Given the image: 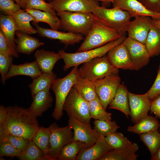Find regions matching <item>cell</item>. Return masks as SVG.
Segmentation results:
<instances>
[{
	"mask_svg": "<svg viewBox=\"0 0 160 160\" xmlns=\"http://www.w3.org/2000/svg\"><path fill=\"white\" fill-rule=\"evenodd\" d=\"M51 86L39 92L32 97L33 101L28 110L36 117L40 116L52 105L53 98L50 95Z\"/></svg>",
	"mask_w": 160,
	"mask_h": 160,
	"instance_id": "cell-19",
	"label": "cell"
},
{
	"mask_svg": "<svg viewBox=\"0 0 160 160\" xmlns=\"http://www.w3.org/2000/svg\"><path fill=\"white\" fill-rule=\"evenodd\" d=\"M97 1H108L111 2L112 3L115 0H94Z\"/></svg>",
	"mask_w": 160,
	"mask_h": 160,
	"instance_id": "cell-53",
	"label": "cell"
},
{
	"mask_svg": "<svg viewBox=\"0 0 160 160\" xmlns=\"http://www.w3.org/2000/svg\"><path fill=\"white\" fill-rule=\"evenodd\" d=\"M20 6L13 0H0V9L6 15H12L20 9Z\"/></svg>",
	"mask_w": 160,
	"mask_h": 160,
	"instance_id": "cell-44",
	"label": "cell"
},
{
	"mask_svg": "<svg viewBox=\"0 0 160 160\" xmlns=\"http://www.w3.org/2000/svg\"><path fill=\"white\" fill-rule=\"evenodd\" d=\"M95 20L118 31L122 36H125L132 16L124 10L113 7L108 9L98 6L92 12Z\"/></svg>",
	"mask_w": 160,
	"mask_h": 160,
	"instance_id": "cell-4",
	"label": "cell"
},
{
	"mask_svg": "<svg viewBox=\"0 0 160 160\" xmlns=\"http://www.w3.org/2000/svg\"><path fill=\"white\" fill-rule=\"evenodd\" d=\"M97 95L106 110L120 84L118 74H113L93 81Z\"/></svg>",
	"mask_w": 160,
	"mask_h": 160,
	"instance_id": "cell-10",
	"label": "cell"
},
{
	"mask_svg": "<svg viewBox=\"0 0 160 160\" xmlns=\"http://www.w3.org/2000/svg\"><path fill=\"white\" fill-rule=\"evenodd\" d=\"M149 99L152 100L160 94V65L155 81L152 86L147 92Z\"/></svg>",
	"mask_w": 160,
	"mask_h": 160,
	"instance_id": "cell-45",
	"label": "cell"
},
{
	"mask_svg": "<svg viewBox=\"0 0 160 160\" xmlns=\"http://www.w3.org/2000/svg\"><path fill=\"white\" fill-rule=\"evenodd\" d=\"M28 0H20L21 2V7L25 9V5Z\"/></svg>",
	"mask_w": 160,
	"mask_h": 160,
	"instance_id": "cell-52",
	"label": "cell"
},
{
	"mask_svg": "<svg viewBox=\"0 0 160 160\" xmlns=\"http://www.w3.org/2000/svg\"><path fill=\"white\" fill-rule=\"evenodd\" d=\"M18 157L21 160H47L45 155L32 140L29 141Z\"/></svg>",
	"mask_w": 160,
	"mask_h": 160,
	"instance_id": "cell-36",
	"label": "cell"
},
{
	"mask_svg": "<svg viewBox=\"0 0 160 160\" xmlns=\"http://www.w3.org/2000/svg\"><path fill=\"white\" fill-rule=\"evenodd\" d=\"M56 13L59 17L60 28L68 32L86 36L95 20L92 13L62 11Z\"/></svg>",
	"mask_w": 160,
	"mask_h": 160,
	"instance_id": "cell-3",
	"label": "cell"
},
{
	"mask_svg": "<svg viewBox=\"0 0 160 160\" xmlns=\"http://www.w3.org/2000/svg\"><path fill=\"white\" fill-rule=\"evenodd\" d=\"M94 129L100 135L105 137L109 134L115 132L120 127L114 121L95 120L93 122Z\"/></svg>",
	"mask_w": 160,
	"mask_h": 160,
	"instance_id": "cell-39",
	"label": "cell"
},
{
	"mask_svg": "<svg viewBox=\"0 0 160 160\" xmlns=\"http://www.w3.org/2000/svg\"><path fill=\"white\" fill-rule=\"evenodd\" d=\"M159 132H160V125L159 127Z\"/></svg>",
	"mask_w": 160,
	"mask_h": 160,
	"instance_id": "cell-56",
	"label": "cell"
},
{
	"mask_svg": "<svg viewBox=\"0 0 160 160\" xmlns=\"http://www.w3.org/2000/svg\"><path fill=\"white\" fill-rule=\"evenodd\" d=\"M90 117L95 120H111L112 114L106 111L98 97L88 102Z\"/></svg>",
	"mask_w": 160,
	"mask_h": 160,
	"instance_id": "cell-35",
	"label": "cell"
},
{
	"mask_svg": "<svg viewBox=\"0 0 160 160\" xmlns=\"http://www.w3.org/2000/svg\"><path fill=\"white\" fill-rule=\"evenodd\" d=\"M29 141L23 137L12 135H7L0 138V143L7 142L22 151L25 148Z\"/></svg>",
	"mask_w": 160,
	"mask_h": 160,
	"instance_id": "cell-41",
	"label": "cell"
},
{
	"mask_svg": "<svg viewBox=\"0 0 160 160\" xmlns=\"http://www.w3.org/2000/svg\"><path fill=\"white\" fill-rule=\"evenodd\" d=\"M160 124L155 117L148 115L140 120L133 126H129L128 131L137 134H141L157 130Z\"/></svg>",
	"mask_w": 160,
	"mask_h": 160,
	"instance_id": "cell-28",
	"label": "cell"
},
{
	"mask_svg": "<svg viewBox=\"0 0 160 160\" xmlns=\"http://www.w3.org/2000/svg\"><path fill=\"white\" fill-rule=\"evenodd\" d=\"M63 110L66 112L69 117H73L84 123H90L91 118L88 102L73 87L65 99Z\"/></svg>",
	"mask_w": 160,
	"mask_h": 160,
	"instance_id": "cell-8",
	"label": "cell"
},
{
	"mask_svg": "<svg viewBox=\"0 0 160 160\" xmlns=\"http://www.w3.org/2000/svg\"><path fill=\"white\" fill-rule=\"evenodd\" d=\"M152 23L160 30V20L153 19Z\"/></svg>",
	"mask_w": 160,
	"mask_h": 160,
	"instance_id": "cell-51",
	"label": "cell"
},
{
	"mask_svg": "<svg viewBox=\"0 0 160 160\" xmlns=\"http://www.w3.org/2000/svg\"><path fill=\"white\" fill-rule=\"evenodd\" d=\"M105 140L112 149L121 148L132 143L122 133L116 132L105 137Z\"/></svg>",
	"mask_w": 160,
	"mask_h": 160,
	"instance_id": "cell-38",
	"label": "cell"
},
{
	"mask_svg": "<svg viewBox=\"0 0 160 160\" xmlns=\"http://www.w3.org/2000/svg\"></svg>",
	"mask_w": 160,
	"mask_h": 160,
	"instance_id": "cell-57",
	"label": "cell"
},
{
	"mask_svg": "<svg viewBox=\"0 0 160 160\" xmlns=\"http://www.w3.org/2000/svg\"><path fill=\"white\" fill-rule=\"evenodd\" d=\"M150 111L156 117L160 118V94L152 99Z\"/></svg>",
	"mask_w": 160,
	"mask_h": 160,
	"instance_id": "cell-47",
	"label": "cell"
},
{
	"mask_svg": "<svg viewBox=\"0 0 160 160\" xmlns=\"http://www.w3.org/2000/svg\"><path fill=\"white\" fill-rule=\"evenodd\" d=\"M112 149L105 140V137L100 135L95 144L79 153L77 160H99L105 154Z\"/></svg>",
	"mask_w": 160,
	"mask_h": 160,
	"instance_id": "cell-20",
	"label": "cell"
},
{
	"mask_svg": "<svg viewBox=\"0 0 160 160\" xmlns=\"http://www.w3.org/2000/svg\"><path fill=\"white\" fill-rule=\"evenodd\" d=\"M106 55L110 62L115 68L133 70V64L131 57L123 42L111 49Z\"/></svg>",
	"mask_w": 160,
	"mask_h": 160,
	"instance_id": "cell-17",
	"label": "cell"
},
{
	"mask_svg": "<svg viewBox=\"0 0 160 160\" xmlns=\"http://www.w3.org/2000/svg\"><path fill=\"white\" fill-rule=\"evenodd\" d=\"M68 126L73 131V140L83 143L86 149L93 145L100 135L90 124L84 123L72 116L69 117Z\"/></svg>",
	"mask_w": 160,
	"mask_h": 160,
	"instance_id": "cell-11",
	"label": "cell"
},
{
	"mask_svg": "<svg viewBox=\"0 0 160 160\" xmlns=\"http://www.w3.org/2000/svg\"><path fill=\"white\" fill-rule=\"evenodd\" d=\"M145 44L151 57L160 54V30L153 23Z\"/></svg>",
	"mask_w": 160,
	"mask_h": 160,
	"instance_id": "cell-31",
	"label": "cell"
},
{
	"mask_svg": "<svg viewBox=\"0 0 160 160\" xmlns=\"http://www.w3.org/2000/svg\"><path fill=\"white\" fill-rule=\"evenodd\" d=\"M42 73L36 60L18 65L12 63L6 76V79L19 75L28 76L33 79L40 75Z\"/></svg>",
	"mask_w": 160,
	"mask_h": 160,
	"instance_id": "cell-23",
	"label": "cell"
},
{
	"mask_svg": "<svg viewBox=\"0 0 160 160\" xmlns=\"http://www.w3.org/2000/svg\"><path fill=\"white\" fill-rule=\"evenodd\" d=\"M0 30L4 34L11 50L13 57L19 56L16 49L14 36L17 28L12 17L7 15L1 14L0 16Z\"/></svg>",
	"mask_w": 160,
	"mask_h": 160,
	"instance_id": "cell-21",
	"label": "cell"
},
{
	"mask_svg": "<svg viewBox=\"0 0 160 160\" xmlns=\"http://www.w3.org/2000/svg\"><path fill=\"white\" fill-rule=\"evenodd\" d=\"M153 19L148 16H139L130 21L127 27L128 38L145 44L152 24Z\"/></svg>",
	"mask_w": 160,
	"mask_h": 160,
	"instance_id": "cell-15",
	"label": "cell"
},
{
	"mask_svg": "<svg viewBox=\"0 0 160 160\" xmlns=\"http://www.w3.org/2000/svg\"><path fill=\"white\" fill-rule=\"evenodd\" d=\"M15 34L17 38L15 41L16 44V49L18 52L29 55L44 44L28 33L17 31Z\"/></svg>",
	"mask_w": 160,
	"mask_h": 160,
	"instance_id": "cell-22",
	"label": "cell"
},
{
	"mask_svg": "<svg viewBox=\"0 0 160 160\" xmlns=\"http://www.w3.org/2000/svg\"><path fill=\"white\" fill-rule=\"evenodd\" d=\"M85 149L83 143L72 140L63 147L58 155L57 160H76L80 152Z\"/></svg>",
	"mask_w": 160,
	"mask_h": 160,
	"instance_id": "cell-33",
	"label": "cell"
},
{
	"mask_svg": "<svg viewBox=\"0 0 160 160\" xmlns=\"http://www.w3.org/2000/svg\"><path fill=\"white\" fill-rule=\"evenodd\" d=\"M128 99L130 116L132 121L135 124L148 115L151 100L148 98L147 92L138 95L129 92Z\"/></svg>",
	"mask_w": 160,
	"mask_h": 160,
	"instance_id": "cell-13",
	"label": "cell"
},
{
	"mask_svg": "<svg viewBox=\"0 0 160 160\" xmlns=\"http://www.w3.org/2000/svg\"><path fill=\"white\" fill-rule=\"evenodd\" d=\"M16 26L17 31L29 34L37 33L36 29L33 28L30 24L34 21V18L25 9H21L12 15Z\"/></svg>",
	"mask_w": 160,
	"mask_h": 160,
	"instance_id": "cell-27",
	"label": "cell"
},
{
	"mask_svg": "<svg viewBox=\"0 0 160 160\" xmlns=\"http://www.w3.org/2000/svg\"><path fill=\"white\" fill-rule=\"evenodd\" d=\"M118 73V69L111 64L106 55L83 63L79 69V77L92 81Z\"/></svg>",
	"mask_w": 160,
	"mask_h": 160,
	"instance_id": "cell-7",
	"label": "cell"
},
{
	"mask_svg": "<svg viewBox=\"0 0 160 160\" xmlns=\"http://www.w3.org/2000/svg\"><path fill=\"white\" fill-rule=\"evenodd\" d=\"M138 149V145L132 143L124 147L112 150L104 155L99 160H136L138 156L136 153Z\"/></svg>",
	"mask_w": 160,
	"mask_h": 160,
	"instance_id": "cell-24",
	"label": "cell"
},
{
	"mask_svg": "<svg viewBox=\"0 0 160 160\" xmlns=\"http://www.w3.org/2000/svg\"><path fill=\"white\" fill-rule=\"evenodd\" d=\"M7 116V108L3 105L0 106V125L2 124L4 122Z\"/></svg>",
	"mask_w": 160,
	"mask_h": 160,
	"instance_id": "cell-49",
	"label": "cell"
},
{
	"mask_svg": "<svg viewBox=\"0 0 160 160\" xmlns=\"http://www.w3.org/2000/svg\"><path fill=\"white\" fill-rule=\"evenodd\" d=\"M128 92L126 86L123 84H120L114 98L108 105L109 109L120 111L127 118L130 113Z\"/></svg>",
	"mask_w": 160,
	"mask_h": 160,
	"instance_id": "cell-26",
	"label": "cell"
},
{
	"mask_svg": "<svg viewBox=\"0 0 160 160\" xmlns=\"http://www.w3.org/2000/svg\"><path fill=\"white\" fill-rule=\"evenodd\" d=\"M7 116L0 125V138L7 135L23 137L32 140L39 128L37 117L28 109L17 106L6 108Z\"/></svg>",
	"mask_w": 160,
	"mask_h": 160,
	"instance_id": "cell-1",
	"label": "cell"
},
{
	"mask_svg": "<svg viewBox=\"0 0 160 160\" xmlns=\"http://www.w3.org/2000/svg\"><path fill=\"white\" fill-rule=\"evenodd\" d=\"M123 42L131 57L133 70L137 71L148 64L151 57L144 44L128 37Z\"/></svg>",
	"mask_w": 160,
	"mask_h": 160,
	"instance_id": "cell-14",
	"label": "cell"
},
{
	"mask_svg": "<svg viewBox=\"0 0 160 160\" xmlns=\"http://www.w3.org/2000/svg\"><path fill=\"white\" fill-rule=\"evenodd\" d=\"M32 140L43 152L47 160V155L50 144V132L49 127H40Z\"/></svg>",
	"mask_w": 160,
	"mask_h": 160,
	"instance_id": "cell-34",
	"label": "cell"
},
{
	"mask_svg": "<svg viewBox=\"0 0 160 160\" xmlns=\"http://www.w3.org/2000/svg\"><path fill=\"white\" fill-rule=\"evenodd\" d=\"M145 7L151 11L160 12V0H137Z\"/></svg>",
	"mask_w": 160,
	"mask_h": 160,
	"instance_id": "cell-46",
	"label": "cell"
},
{
	"mask_svg": "<svg viewBox=\"0 0 160 160\" xmlns=\"http://www.w3.org/2000/svg\"><path fill=\"white\" fill-rule=\"evenodd\" d=\"M50 132V144L47 160L57 159L62 149L73 140V132L68 125L60 127L55 123L49 127Z\"/></svg>",
	"mask_w": 160,
	"mask_h": 160,
	"instance_id": "cell-9",
	"label": "cell"
},
{
	"mask_svg": "<svg viewBox=\"0 0 160 160\" xmlns=\"http://www.w3.org/2000/svg\"><path fill=\"white\" fill-rule=\"evenodd\" d=\"M112 3L113 7L128 12L132 17L148 16L153 19L160 20V12L148 10L137 0H115Z\"/></svg>",
	"mask_w": 160,
	"mask_h": 160,
	"instance_id": "cell-16",
	"label": "cell"
},
{
	"mask_svg": "<svg viewBox=\"0 0 160 160\" xmlns=\"http://www.w3.org/2000/svg\"><path fill=\"white\" fill-rule=\"evenodd\" d=\"M15 1L16 3L19 4L21 7V2L20 0H13Z\"/></svg>",
	"mask_w": 160,
	"mask_h": 160,
	"instance_id": "cell-54",
	"label": "cell"
},
{
	"mask_svg": "<svg viewBox=\"0 0 160 160\" xmlns=\"http://www.w3.org/2000/svg\"><path fill=\"white\" fill-rule=\"evenodd\" d=\"M0 52L13 56V53L3 33L0 31Z\"/></svg>",
	"mask_w": 160,
	"mask_h": 160,
	"instance_id": "cell-48",
	"label": "cell"
},
{
	"mask_svg": "<svg viewBox=\"0 0 160 160\" xmlns=\"http://www.w3.org/2000/svg\"><path fill=\"white\" fill-rule=\"evenodd\" d=\"M122 36L116 30L95 20L92 28L86 36L77 52L87 51L100 47Z\"/></svg>",
	"mask_w": 160,
	"mask_h": 160,
	"instance_id": "cell-6",
	"label": "cell"
},
{
	"mask_svg": "<svg viewBox=\"0 0 160 160\" xmlns=\"http://www.w3.org/2000/svg\"><path fill=\"white\" fill-rule=\"evenodd\" d=\"M34 57L42 73H51L56 62L61 57L59 54L43 49L37 50Z\"/></svg>",
	"mask_w": 160,
	"mask_h": 160,
	"instance_id": "cell-25",
	"label": "cell"
},
{
	"mask_svg": "<svg viewBox=\"0 0 160 160\" xmlns=\"http://www.w3.org/2000/svg\"><path fill=\"white\" fill-rule=\"evenodd\" d=\"M24 9L34 18L35 20L33 23L34 25L40 22H43L49 25L51 29L58 30L60 28V19L57 14H54L35 9Z\"/></svg>",
	"mask_w": 160,
	"mask_h": 160,
	"instance_id": "cell-29",
	"label": "cell"
},
{
	"mask_svg": "<svg viewBox=\"0 0 160 160\" xmlns=\"http://www.w3.org/2000/svg\"><path fill=\"white\" fill-rule=\"evenodd\" d=\"M35 9L54 14H57L49 3L46 2L44 0H28L25 9Z\"/></svg>",
	"mask_w": 160,
	"mask_h": 160,
	"instance_id": "cell-42",
	"label": "cell"
},
{
	"mask_svg": "<svg viewBox=\"0 0 160 160\" xmlns=\"http://www.w3.org/2000/svg\"><path fill=\"white\" fill-rule=\"evenodd\" d=\"M13 56L0 52V73L2 83L4 84L6 77L13 61Z\"/></svg>",
	"mask_w": 160,
	"mask_h": 160,
	"instance_id": "cell-40",
	"label": "cell"
},
{
	"mask_svg": "<svg viewBox=\"0 0 160 160\" xmlns=\"http://www.w3.org/2000/svg\"><path fill=\"white\" fill-rule=\"evenodd\" d=\"M22 152L7 142L0 143V157L5 156L19 157Z\"/></svg>",
	"mask_w": 160,
	"mask_h": 160,
	"instance_id": "cell-43",
	"label": "cell"
},
{
	"mask_svg": "<svg viewBox=\"0 0 160 160\" xmlns=\"http://www.w3.org/2000/svg\"><path fill=\"white\" fill-rule=\"evenodd\" d=\"M49 3L56 12L66 11L92 13L99 6L97 1L94 0H54Z\"/></svg>",
	"mask_w": 160,
	"mask_h": 160,
	"instance_id": "cell-12",
	"label": "cell"
},
{
	"mask_svg": "<svg viewBox=\"0 0 160 160\" xmlns=\"http://www.w3.org/2000/svg\"><path fill=\"white\" fill-rule=\"evenodd\" d=\"M79 76V69L77 67H74L68 75L63 78L56 79L51 85L50 88L55 98V107L52 114L55 119L58 120L62 116L65 101Z\"/></svg>",
	"mask_w": 160,
	"mask_h": 160,
	"instance_id": "cell-5",
	"label": "cell"
},
{
	"mask_svg": "<svg viewBox=\"0 0 160 160\" xmlns=\"http://www.w3.org/2000/svg\"><path fill=\"white\" fill-rule=\"evenodd\" d=\"M140 138L149 151L151 156L160 147V132L158 130L140 135Z\"/></svg>",
	"mask_w": 160,
	"mask_h": 160,
	"instance_id": "cell-37",
	"label": "cell"
},
{
	"mask_svg": "<svg viewBox=\"0 0 160 160\" xmlns=\"http://www.w3.org/2000/svg\"><path fill=\"white\" fill-rule=\"evenodd\" d=\"M45 1H49V2H51L54 0H45Z\"/></svg>",
	"mask_w": 160,
	"mask_h": 160,
	"instance_id": "cell-55",
	"label": "cell"
},
{
	"mask_svg": "<svg viewBox=\"0 0 160 160\" xmlns=\"http://www.w3.org/2000/svg\"><path fill=\"white\" fill-rule=\"evenodd\" d=\"M37 33L41 36L50 39L58 40L63 44L65 47L78 43L84 40L83 35L69 32H65L57 30L46 28L41 27L37 24L34 25Z\"/></svg>",
	"mask_w": 160,
	"mask_h": 160,
	"instance_id": "cell-18",
	"label": "cell"
},
{
	"mask_svg": "<svg viewBox=\"0 0 160 160\" xmlns=\"http://www.w3.org/2000/svg\"><path fill=\"white\" fill-rule=\"evenodd\" d=\"M73 87L88 102L91 101L98 97L93 81L79 76Z\"/></svg>",
	"mask_w": 160,
	"mask_h": 160,
	"instance_id": "cell-30",
	"label": "cell"
},
{
	"mask_svg": "<svg viewBox=\"0 0 160 160\" xmlns=\"http://www.w3.org/2000/svg\"><path fill=\"white\" fill-rule=\"evenodd\" d=\"M56 77V75L52 72L42 73L40 75L33 79L32 82L29 85L32 97L39 92L51 87Z\"/></svg>",
	"mask_w": 160,
	"mask_h": 160,
	"instance_id": "cell-32",
	"label": "cell"
},
{
	"mask_svg": "<svg viewBox=\"0 0 160 160\" xmlns=\"http://www.w3.org/2000/svg\"><path fill=\"white\" fill-rule=\"evenodd\" d=\"M151 160H160V147L155 154L151 156Z\"/></svg>",
	"mask_w": 160,
	"mask_h": 160,
	"instance_id": "cell-50",
	"label": "cell"
},
{
	"mask_svg": "<svg viewBox=\"0 0 160 160\" xmlns=\"http://www.w3.org/2000/svg\"><path fill=\"white\" fill-rule=\"evenodd\" d=\"M126 38L125 36H122L100 47L82 52L69 53L63 49L59 51L58 53L65 63L64 70L66 71L71 67H77L93 59L105 55L112 48L123 43Z\"/></svg>",
	"mask_w": 160,
	"mask_h": 160,
	"instance_id": "cell-2",
	"label": "cell"
}]
</instances>
